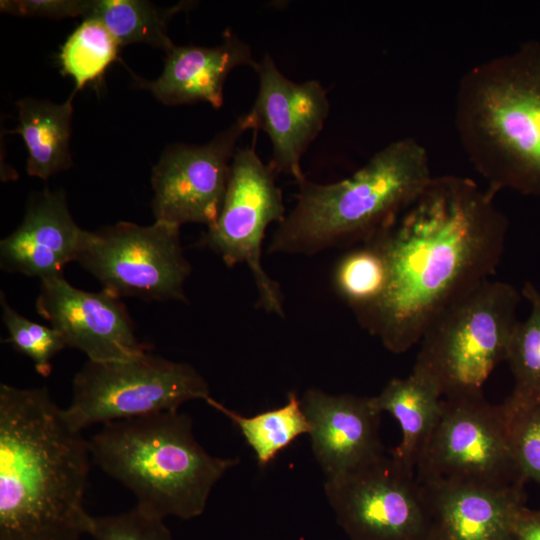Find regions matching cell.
I'll return each instance as SVG.
<instances>
[{
    "label": "cell",
    "mask_w": 540,
    "mask_h": 540,
    "mask_svg": "<svg viewBox=\"0 0 540 540\" xmlns=\"http://www.w3.org/2000/svg\"><path fill=\"white\" fill-rule=\"evenodd\" d=\"M508 225L489 189L433 176L368 240L385 257L388 284L375 305L356 313L358 321L388 351H408L444 308L496 272Z\"/></svg>",
    "instance_id": "obj_1"
},
{
    "label": "cell",
    "mask_w": 540,
    "mask_h": 540,
    "mask_svg": "<svg viewBox=\"0 0 540 540\" xmlns=\"http://www.w3.org/2000/svg\"><path fill=\"white\" fill-rule=\"evenodd\" d=\"M89 442L46 387L0 385V540H80Z\"/></svg>",
    "instance_id": "obj_2"
},
{
    "label": "cell",
    "mask_w": 540,
    "mask_h": 540,
    "mask_svg": "<svg viewBox=\"0 0 540 540\" xmlns=\"http://www.w3.org/2000/svg\"><path fill=\"white\" fill-rule=\"evenodd\" d=\"M454 116L463 150L491 192L540 196V41L469 69Z\"/></svg>",
    "instance_id": "obj_3"
},
{
    "label": "cell",
    "mask_w": 540,
    "mask_h": 540,
    "mask_svg": "<svg viewBox=\"0 0 540 540\" xmlns=\"http://www.w3.org/2000/svg\"><path fill=\"white\" fill-rule=\"evenodd\" d=\"M433 178L425 147L405 137L377 151L350 177L298 182L296 203L277 224L271 253L312 255L366 242Z\"/></svg>",
    "instance_id": "obj_4"
},
{
    "label": "cell",
    "mask_w": 540,
    "mask_h": 540,
    "mask_svg": "<svg viewBox=\"0 0 540 540\" xmlns=\"http://www.w3.org/2000/svg\"><path fill=\"white\" fill-rule=\"evenodd\" d=\"M88 442L92 462L163 520L200 516L214 486L239 463L208 453L179 410L106 423Z\"/></svg>",
    "instance_id": "obj_5"
},
{
    "label": "cell",
    "mask_w": 540,
    "mask_h": 540,
    "mask_svg": "<svg viewBox=\"0 0 540 540\" xmlns=\"http://www.w3.org/2000/svg\"><path fill=\"white\" fill-rule=\"evenodd\" d=\"M522 297L513 285L491 279L468 291L429 324L413 371L429 378L443 398L482 394L506 360Z\"/></svg>",
    "instance_id": "obj_6"
},
{
    "label": "cell",
    "mask_w": 540,
    "mask_h": 540,
    "mask_svg": "<svg viewBox=\"0 0 540 540\" xmlns=\"http://www.w3.org/2000/svg\"><path fill=\"white\" fill-rule=\"evenodd\" d=\"M211 398L204 377L190 364L151 354L106 362L87 361L72 380L64 417L76 430L92 425L177 411Z\"/></svg>",
    "instance_id": "obj_7"
},
{
    "label": "cell",
    "mask_w": 540,
    "mask_h": 540,
    "mask_svg": "<svg viewBox=\"0 0 540 540\" xmlns=\"http://www.w3.org/2000/svg\"><path fill=\"white\" fill-rule=\"evenodd\" d=\"M76 262L119 298L187 302L184 286L192 267L176 224L120 221L87 231Z\"/></svg>",
    "instance_id": "obj_8"
},
{
    "label": "cell",
    "mask_w": 540,
    "mask_h": 540,
    "mask_svg": "<svg viewBox=\"0 0 540 540\" xmlns=\"http://www.w3.org/2000/svg\"><path fill=\"white\" fill-rule=\"evenodd\" d=\"M276 175L254 147L237 148L219 216L201 237V244L221 257L228 267L246 264L257 289L258 306L284 317L280 285L262 265L266 229L286 216Z\"/></svg>",
    "instance_id": "obj_9"
},
{
    "label": "cell",
    "mask_w": 540,
    "mask_h": 540,
    "mask_svg": "<svg viewBox=\"0 0 540 540\" xmlns=\"http://www.w3.org/2000/svg\"><path fill=\"white\" fill-rule=\"evenodd\" d=\"M415 473L419 481L525 484L513 457L504 405L489 403L482 394L444 398Z\"/></svg>",
    "instance_id": "obj_10"
},
{
    "label": "cell",
    "mask_w": 540,
    "mask_h": 540,
    "mask_svg": "<svg viewBox=\"0 0 540 540\" xmlns=\"http://www.w3.org/2000/svg\"><path fill=\"white\" fill-rule=\"evenodd\" d=\"M325 496L350 540H423L426 511L414 470L382 454L326 479Z\"/></svg>",
    "instance_id": "obj_11"
},
{
    "label": "cell",
    "mask_w": 540,
    "mask_h": 540,
    "mask_svg": "<svg viewBox=\"0 0 540 540\" xmlns=\"http://www.w3.org/2000/svg\"><path fill=\"white\" fill-rule=\"evenodd\" d=\"M247 131L243 115L208 143L167 148L152 171L156 220L212 226L220 213L237 142Z\"/></svg>",
    "instance_id": "obj_12"
},
{
    "label": "cell",
    "mask_w": 540,
    "mask_h": 540,
    "mask_svg": "<svg viewBox=\"0 0 540 540\" xmlns=\"http://www.w3.org/2000/svg\"><path fill=\"white\" fill-rule=\"evenodd\" d=\"M259 88L251 109L243 114L247 130L264 131L272 144L270 165L275 172L306 177L301 159L322 131L329 115L327 92L317 80H289L266 53L255 70Z\"/></svg>",
    "instance_id": "obj_13"
},
{
    "label": "cell",
    "mask_w": 540,
    "mask_h": 540,
    "mask_svg": "<svg viewBox=\"0 0 540 540\" xmlns=\"http://www.w3.org/2000/svg\"><path fill=\"white\" fill-rule=\"evenodd\" d=\"M35 306L66 346L89 361L123 360L149 351L137 338L121 298L106 290L89 292L75 288L63 275L52 277L41 280Z\"/></svg>",
    "instance_id": "obj_14"
},
{
    "label": "cell",
    "mask_w": 540,
    "mask_h": 540,
    "mask_svg": "<svg viewBox=\"0 0 540 540\" xmlns=\"http://www.w3.org/2000/svg\"><path fill=\"white\" fill-rule=\"evenodd\" d=\"M426 511L423 540H518L524 484L419 481Z\"/></svg>",
    "instance_id": "obj_15"
},
{
    "label": "cell",
    "mask_w": 540,
    "mask_h": 540,
    "mask_svg": "<svg viewBox=\"0 0 540 540\" xmlns=\"http://www.w3.org/2000/svg\"><path fill=\"white\" fill-rule=\"evenodd\" d=\"M301 400L314 457L326 479L352 471L385 453L381 412L372 397L332 395L310 388Z\"/></svg>",
    "instance_id": "obj_16"
},
{
    "label": "cell",
    "mask_w": 540,
    "mask_h": 540,
    "mask_svg": "<svg viewBox=\"0 0 540 540\" xmlns=\"http://www.w3.org/2000/svg\"><path fill=\"white\" fill-rule=\"evenodd\" d=\"M86 234L64 194L46 188L31 198L21 224L1 240V269L40 281L61 276L64 267L77 260Z\"/></svg>",
    "instance_id": "obj_17"
},
{
    "label": "cell",
    "mask_w": 540,
    "mask_h": 540,
    "mask_svg": "<svg viewBox=\"0 0 540 540\" xmlns=\"http://www.w3.org/2000/svg\"><path fill=\"white\" fill-rule=\"evenodd\" d=\"M251 47L227 29L214 47L174 46L168 53L161 75L141 82L157 100L166 105L206 102L213 108L223 105L224 84L239 66L258 67Z\"/></svg>",
    "instance_id": "obj_18"
},
{
    "label": "cell",
    "mask_w": 540,
    "mask_h": 540,
    "mask_svg": "<svg viewBox=\"0 0 540 540\" xmlns=\"http://www.w3.org/2000/svg\"><path fill=\"white\" fill-rule=\"evenodd\" d=\"M372 399L381 413H390L400 425L402 439L391 454L415 471L441 415V392L429 378L412 370L406 378L390 380Z\"/></svg>",
    "instance_id": "obj_19"
},
{
    "label": "cell",
    "mask_w": 540,
    "mask_h": 540,
    "mask_svg": "<svg viewBox=\"0 0 540 540\" xmlns=\"http://www.w3.org/2000/svg\"><path fill=\"white\" fill-rule=\"evenodd\" d=\"M75 93L61 104L32 98L16 103L19 125L11 133L20 134L26 144L28 175L47 180L72 165L69 142Z\"/></svg>",
    "instance_id": "obj_20"
},
{
    "label": "cell",
    "mask_w": 540,
    "mask_h": 540,
    "mask_svg": "<svg viewBox=\"0 0 540 540\" xmlns=\"http://www.w3.org/2000/svg\"><path fill=\"white\" fill-rule=\"evenodd\" d=\"M192 2L158 8L142 0H83L81 17L103 24L120 46L143 43L166 54L175 46L168 35L171 18Z\"/></svg>",
    "instance_id": "obj_21"
},
{
    "label": "cell",
    "mask_w": 540,
    "mask_h": 540,
    "mask_svg": "<svg viewBox=\"0 0 540 540\" xmlns=\"http://www.w3.org/2000/svg\"><path fill=\"white\" fill-rule=\"evenodd\" d=\"M206 403L233 422L261 467L267 466L299 436L310 432L301 400L293 391L283 406L249 417L227 408L212 397Z\"/></svg>",
    "instance_id": "obj_22"
},
{
    "label": "cell",
    "mask_w": 540,
    "mask_h": 540,
    "mask_svg": "<svg viewBox=\"0 0 540 540\" xmlns=\"http://www.w3.org/2000/svg\"><path fill=\"white\" fill-rule=\"evenodd\" d=\"M531 310L512 334L506 362L514 377V388L502 403L508 416L540 399V291L526 282L521 291Z\"/></svg>",
    "instance_id": "obj_23"
},
{
    "label": "cell",
    "mask_w": 540,
    "mask_h": 540,
    "mask_svg": "<svg viewBox=\"0 0 540 540\" xmlns=\"http://www.w3.org/2000/svg\"><path fill=\"white\" fill-rule=\"evenodd\" d=\"M344 254L333 272L338 295L356 313L375 305L385 293L388 267L382 251L373 242Z\"/></svg>",
    "instance_id": "obj_24"
},
{
    "label": "cell",
    "mask_w": 540,
    "mask_h": 540,
    "mask_svg": "<svg viewBox=\"0 0 540 540\" xmlns=\"http://www.w3.org/2000/svg\"><path fill=\"white\" fill-rule=\"evenodd\" d=\"M119 47L103 24L84 19L67 38L59 54L62 73L74 80V91L99 80L116 60Z\"/></svg>",
    "instance_id": "obj_25"
},
{
    "label": "cell",
    "mask_w": 540,
    "mask_h": 540,
    "mask_svg": "<svg viewBox=\"0 0 540 540\" xmlns=\"http://www.w3.org/2000/svg\"><path fill=\"white\" fill-rule=\"evenodd\" d=\"M0 305L1 318L8 332L5 342L28 357L39 375L49 376L53 358L67 348L61 334L52 326L38 324L18 313L9 305L4 292L0 295Z\"/></svg>",
    "instance_id": "obj_26"
},
{
    "label": "cell",
    "mask_w": 540,
    "mask_h": 540,
    "mask_svg": "<svg viewBox=\"0 0 540 540\" xmlns=\"http://www.w3.org/2000/svg\"><path fill=\"white\" fill-rule=\"evenodd\" d=\"M88 535L93 540H174L163 519L136 505L122 513L92 516Z\"/></svg>",
    "instance_id": "obj_27"
},
{
    "label": "cell",
    "mask_w": 540,
    "mask_h": 540,
    "mask_svg": "<svg viewBox=\"0 0 540 540\" xmlns=\"http://www.w3.org/2000/svg\"><path fill=\"white\" fill-rule=\"evenodd\" d=\"M508 417L517 469L525 481L540 484V399Z\"/></svg>",
    "instance_id": "obj_28"
},
{
    "label": "cell",
    "mask_w": 540,
    "mask_h": 540,
    "mask_svg": "<svg viewBox=\"0 0 540 540\" xmlns=\"http://www.w3.org/2000/svg\"><path fill=\"white\" fill-rule=\"evenodd\" d=\"M3 13L63 19L81 16L83 0H2Z\"/></svg>",
    "instance_id": "obj_29"
},
{
    "label": "cell",
    "mask_w": 540,
    "mask_h": 540,
    "mask_svg": "<svg viewBox=\"0 0 540 540\" xmlns=\"http://www.w3.org/2000/svg\"><path fill=\"white\" fill-rule=\"evenodd\" d=\"M518 540H540V509L524 507L517 523Z\"/></svg>",
    "instance_id": "obj_30"
}]
</instances>
